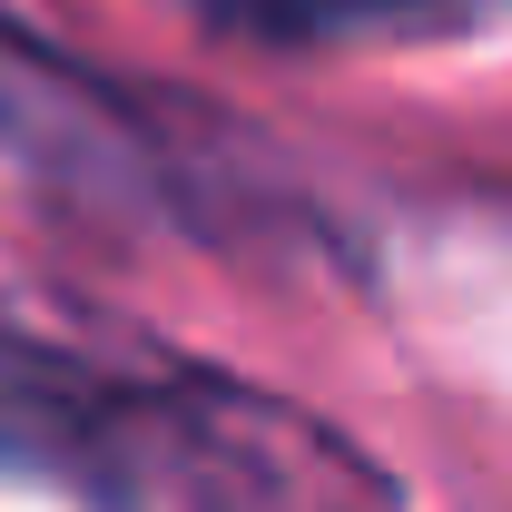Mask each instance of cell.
I'll return each instance as SVG.
<instances>
[{
  "instance_id": "cell-1",
  "label": "cell",
  "mask_w": 512,
  "mask_h": 512,
  "mask_svg": "<svg viewBox=\"0 0 512 512\" xmlns=\"http://www.w3.org/2000/svg\"><path fill=\"white\" fill-rule=\"evenodd\" d=\"M0 473L89 512H394L325 414L207 365H109L0 325Z\"/></svg>"
},
{
  "instance_id": "cell-2",
  "label": "cell",
  "mask_w": 512,
  "mask_h": 512,
  "mask_svg": "<svg viewBox=\"0 0 512 512\" xmlns=\"http://www.w3.org/2000/svg\"><path fill=\"white\" fill-rule=\"evenodd\" d=\"M463 0H217L227 30L247 40H286V50H325V40H365V30H414L444 20Z\"/></svg>"
}]
</instances>
